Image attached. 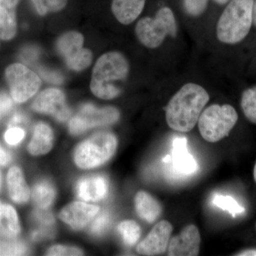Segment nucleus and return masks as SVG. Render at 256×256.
Returning a JSON list of instances; mask_svg holds the SVG:
<instances>
[{"mask_svg": "<svg viewBox=\"0 0 256 256\" xmlns=\"http://www.w3.org/2000/svg\"><path fill=\"white\" fill-rule=\"evenodd\" d=\"M5 78L13 100L24 102L35 95L42 85L34 72L22 64H13L5 70Z\"/></svg>", "mask_w": 256, "mask_h": 256, "instance_id": "obj_7", "label": "nucleus"}, {"mask_svg": "<svg viewBox=\"0 0 256 256\" xmlns=\"http://www.w3.org/2000/svg\"><path fill=\"white\" fill-rule=\"evenodd\" d=\"M240 106L246 118L256 124V87L248 88L242 92Z\"/></svg>", "mask_w": 256, "mask_h": 256, "instance_id": "obj_26", "label": "nucleus"}, {"mask_svg": "<svg viewBox=\"0 0 256 256\" xmlns=\"http://www.w3.org/2000/svg\"><path fill=\"white\" fill-rule=\"evenodd\" d=\"M110 223V217L108 212L104 210L100 214L98 213L96 218L90 226V234L95 236H100L108 230Z\"/></svg>", "mask_w": 256, "mask_h": 256, "instance_id": "obj_29", "label": "nucleus"}, {"mask_svg": "<svg viewBox=\"0 0 256 256\" xmlns=\"http://www.w3.org/2000/svg\"><path fill=\"white\" fill-rule=\"evenodd\" d=\"M117 146V138L112 133H97L79 144L74 154V161L82 169L97 168L114 156Z\"/></svg>", "mask_w": 256, "mask_h": 256, "instance_id": "obj_6", "label": "nucleus"}, {"mask_svg": "<svg viewBox=\"0 0 256 256\" xmlns=\"http://www.w3.org/2000/svg\"><path fill=\"white\" fill-rule=\"evenodd\" d=\"M238 119V114L233 106L214 104L202 111L198 120V130L207 142H218L228 136Z\"/></svg>", "mask_w": 256, "mask_h": 256, "instance_id": "obj_5", "label": "nucleus"}, {"mask_svg": "<svg viewBox=\"0 0 256 256\" xmlns=\"http://www.w3.org/2000/svg\"><path fill=\"white\" fill-rule=\"evenodd\" d=\"M38 14L44 16L50 12L63 10L68 0H31Z\"/></svg>", "mask_w": 256, "mask_h": 256, "instance_id": "obj_28", "label": "nucleus"}, {"mask_svg": "<svg viewBox=\"0 0 256 256\" xmlns=\"http://www.w3.org/2000/svg\"><path fill=\"white\" fill-rule=\"evenodd\" d=\"M18 214L12 206L0 202V235L14 238L20 234Z\"/></svg>", "mask_w": 256, "mask_h": 256, "instance_id": "obj_21", "label": "nucleus"}, {"mask_svg": "<svg viewBox=\"0 0 256 256\" xmlns=\"http://www.w3.org/2000/svg\"><path fill=\"white\" fill-rule=\"evenodd\" d=\"M32 196L38 208L47 210L54 200L55 188L50 182L42 180L34 186Z\"/></svg>", "mask_w": 256, "mask_h": 256, "instance_id": "obj_23", "label": "nucleus"}, {"mask_svg": "<svg viewBox=\"0 0 256 256\" xmlns=\"http://www.w3.org/2000/svg\"><path fill=\"white\" fill-rule=\"evenodd\" d=\"M24 120V116L20 114H16L13 116L12 118L10 120V126H15V124H22Z\"/></svg>", "mask_w": 256, "mask_h": 256, "instance_id": "obj_35", "label": "nucleus"}, {"mask_svg": "<svg viewBox=\"0 0 256 256\" xmlns=\"http://www.w3.org/2000/svg\"><path fill=\"white\" fill-rule=\"evenodd\" d=\"M54 134L50 126L44 124H37L33 137L28 144V152L35 156L46 154L53 146Z\"/></svg>", "mask_w": 256, "mask_h": 256, "instance_id": "obj_20", "label": "nucleus"}, {"mask_svg": "<svg viewBox=\"0 0 256 256\" xmlns=\"http://www.w3.org/2000/svg\"><path fill=\"white\" fill-rule=\"evenodd\" d=\"M254 180H255V182L256 183V162L255 166H254Z\"/></svg>", "mask_w": 256, "mask_h": 256, "instance_id": "obj_39", "label": "nucleus"}, {"mask_svg": "<svg viewBox=\"0 0 256 256\" xmlns=\"http://www.w3.org/2000/svg\"><path fill=\"white\" fill-rule=\"evenodd\" d=\"M108 190V182L102 175H92L80 178L76 186L77 196L86 202L104 200L107 196Z\"/></svg>", "mask_w": 256, "mask_h": 256, "instance_id": "obj_14", "label": "nucleus"}, {"mask_svg": "<svg viewBox=\"0 0 256 256\" xmlns=\"http://www.w3.org/2000/svg\"><path fill=\"white\" fill-rule=\"evenodd\" d=\"M134 206L138 216L149 224L154 223L160 218L162 206L154 197L148 192H138L134 198Z\"/></svg>", "mask_w": 256, "mask_h": 256, "instance_id": "obj_16", "label": "nucleus"}, {"mask_svg": "<svg viewBox=\"0 0 256 256\" xmlns=\"http://www.w3.org/2000/svg\"><path fill=\"white\" fill-rule=\"evenodd\" d=\"M172 224L161 220L154 226L146 238L137 246L138 254L143 256H160L166 252L172 232Z\"/></svg>", "mask_w": 256, "mask_h": 256, "instance_id": "obj_11", "label": "nucleus"}, {"mask_svg": "<svg viewBox=\"0 0 256 256\" xmlns=\"http://www.w3.org/2000/svg\"><path fill=\"white\" fill-rule=\"evenodd\" d=\"M28 252L24 242L14 238L0 236V256H23Z\"/></svg>", "mask_w": 256, "mask_h": 256, "instance_id": "obj_25", "label": "nucleus"}, {"mask_svg": "<svg viewBox=\"0 0 256 256\" xmlns=\"http://www.w3.org/2000/svg\"><path fill=\"white\" fill-rule=\"evenodd\" d=\"M2 186V175L1 172H0V188H1Z\"/></svg>", "mask_w": 256, "mask_h": 256, "instance_id": "obj_40", "label": "nucleus"}, {"mask_svg": "<svg viewBox=\"0 0 256 256\" xmlns=\"http://www.w3.org/2000/svg\"><path fill=\"white\" fill-rule=\"evenodd\" d=\"M25 136V132L22 128H10L4 134L5 141L10 146H16L21 142Z\"/></svg>", "mask_w": 256, "mask_h": 256, "instance_id": "obj_32", "label": "nucleus"}, {"mask_svg": "<svg viewBox=\"0 0 256 256\" xmlns=\"http://www.w3.org/2000/svg\"><path fill=\"white\" fill-rule=\"evenodd\" d=\"M32 108L36 112L52 114L60 122L66 121L70 114L64 92L56 88L42 92L34 101Z\"/></svg>", "mask_w": 256, "mask_h": 256, "instance_id": "obj_10", "label": "nucleus"}, {"mask_svg": "<svg viewBox=\"0 0 256 256\" xmlns=\"http://www.w3.org/2000/svg\"><path fill=\"white\" fill-rule=\"evenodd\" d=\"M208 0H184V9L191 16H200L204 12Z\"/></svg>", "mask_w": 256, "mask_h": 256, "instance_id": "obj_30", "label": "nucleus"}, {"mask_svg": "<svg viewBox=\"0 0 256 256\" xmlns=\"http://www.w3.org/2000/svg\"><path fill=\"white\" fill-rule=\"evenodd\" d=\"M47 255L50 256H82V252L75 247L54 246L48 249Z\"/></svg>", "mask_w": 256, "mask_h": 256, "instance_id": "obj_31", "label": "nucleus"}, {"mask_svg": "<svg viewBox=\"0 0 256 256\" xmlns=\"http://www.w3.org/2000/svg\"><path fill=\"white\" fill-rule=\"evenodd\" d=\"M84 42L82 34L72 31L64 34L56 42L57 52L63 57L68 68L76 72L88 68L92 62V52L82 48Z\"/></svg>", "mask_w": 256, "mask_h": 256, "instance_id": "obj_9", "label": "nucleus"}, {"mask_svg": "<svg viewBox=\"0 0 256 256\" xmlns=\"http://www.w3.org/2000/svg\"><path fill=\"white\" fill-rule=\"evenodd\" d=\"M200 230L195 225H188L170 240L168 254L170 256H196L200 254Z\"/></svg>", "mask_w": 256, "mask_h": 256, "instance_id": "obj_12", "label": "nucleus"}, {"mask_svg": "<svg viewBox=\"0 0 256 256\" xmlns=\"http://www.w3.org/2000/svg\"><path fill=\"white\" fill-rule=\"evenodd\" d=\"M119 118L120 112L116 108H98L92 104H86L70 120L69 130L73 134H80L92 128L116 124Z\"/></svg>", "mask_w": 256, "mask_h": 256, "instance_id": "obj_8", "label": "nucleus"}, {"mask_svg": "<svg viewBox=\"0 0 256 256\" xmlns=\"http://www.w3.org/2000/svg\"><path fill=\"white\" fill-rule=\"evenodd\" d=\"M8 191L12 200L18 204H24L30 197V188L26 184L22 170L18 166H12L8 172Z\"/></svg>", "mask_w": 256, "mask_h": 256, "instance_id": "obj_19", "label": "nucleus"}, {"mask_svg": "<svg viewBox=\"0 0 256 256\" xmlns=\"http://www.w3.org/2000/svg\"><path fill=\"white\" fill-rule=\"evenodd\" d=\"M13 102L11 98L5 92L0 94V120L4 118L12 108Z\"/></svg>", "mask_w": 256, "mask_h": 256, "instance_id": "obj_33", "label": "nucleus"}, {"mask_svg": "<svg viewBox=\"0 0 256 256\" xmlns=\"http://www.w3.org/2000/svg\"><path fill=\"white\" fill-rule=\"evenodd\" d=\"M210 99V94L202 86L194 82L184 84L165 108L166 124L178 132H190L198 122Z\"/></svg>", "mask_w": 256, "mask_h": 256, "instance_id": "obj_1", "label": "nucleus"}, {"mask_svg": "<svg viewBox=\"0 0 256 256\" xmlns=\"http://www.w3.org/2000/svg\"><path fill=\"white\" fill-rule=\"evenodd\" d=\"M99 207L84 202H73L60 212V220L75 230H80L86 226L98 214Z\"/></svg>", "mask_w": 256, "mask_h": 256, "instance_id": "obj_13", "label": "nucleus"}, {"mask_svg": "<svg viewBox=\"0 0 256 256\" xmlns=\"http://www.w3.org/2000/svg\"><path fill=\"white\" fill-rule=\"evenodd\" d=\"M173 164L175 169L184 174H192L198 170L196 160L188 151L186 140L176 138L173 142Z\"/></svg>", "mask_w": 256, "mask_h": 256, "instance_id": "obj_18", "label": "nucleus"}, {"mask_svg": "<svg viewBox=\"0 0 256 256\" xmlns=\"http://www.w3.org/2000/svg\"><path fill=\"white\" fill-rule=\"evenodd\" d=\"M236 256H256V250L255 249H249V250H242V252H238Z\"/></svg>", "mask_w": 256, "mask_h": 256, "instance_id": "obj_36", "label": "nucleus"}, {"mask_svg": "<svg viewBox=\"0 0 256 256\" xmlns=\"http://www.w3.org/2000/svg\"><path fill=\"white\" fill-rule=\"evenodd\" d=\"M136 34L140 43L149 48H158L168 36L175 38L178 25L172 10L164 6L154 18H141L136 24Z\"/></svg>", "mask_w": 256, "mask_h": 256, "instance_id": "obj_4", "label": "nucleus"}, {"mask_svg": "<svg viewBox=\"0 0 256 256\" xmlns=\"http://www.w3.org/2000/svg\"><path fill=\"white\" fill-rule=\"evenodd\" d=\"M252 24L256 26V0L254 2V8H252Z\"/></svg>", "mask_w": 256, "mask_h": 256, "instance_id": "obj_37", "label": "nucleus"}, {"mask_svg": "<svg viewBox=\"0 0 256 256\" xmlns=\"http://www.w3.org/2000/svg\"><path fill=\"white\" fill-rule=\"evenodd\" d=\"M146 0H112V12L122 24L132 23L142 13Z\"/></svg>", "mask_w": 256, "mask_h": 256, "instance_id": "obj_17", "label": "nucleus"}, {"mask_svg": "<svg viewBox=\"0 0 256 256\" xmlns=\"http://www.w3.org/2000/svg\"><path fill=\"white\" fill-rule=\"evenodd\" d=\"M118 230L124 244L128 246H134L139 240L141 235V229L134 220H124L118 226Z\"/></svg>", "mask_w": 256, "mask_h": 256, "instance_id": "obj_24", "label": "nucleus"}, {"mask_svg": "<svg viewBox=\"0 0 256 256\" xmlns=\"http://www.w3.org/2000/svg\"></svg>", "mask_w": 256, "mask_h": 256, "instance_id": "obj_41", "label": "nucleus"}, {"mask_svg": "<svg viewBox=\"0 0 256 256\" xmlns=\"http://www.w3.org/2000/svg\"><path fill=\"white\" fill-rule=\"evenodd\" d=\"M20 0H0V38L12 40L18 31L16 9Z\"/></svg>", "mask_w": 256, "mask_h": 256, "instance_id": "obj_15", "label": "nucleus"}, {"mask_svg": "<svg viewBox=\"0 0 256 256\" xmlns=\"http://www.w3.org/2000/svg\"><path fill=\"white\" fill-rule=\"evenodd\" d=\"M129 70L128 60L122 53L104 54L98 60L92 70L90 90L101 99L110 100L118 97L121 92L118 82L127 78Z\"/></svg>", "mask_w": 256, "mask_h": 256, "instance_id": "obj_2", "label": "nucleus"}, {"mask_svg": "<svg viewBox=\"0 0 256 256\" xmlns=\"http://www.w3.org/2000/svg\"><path fill=\"white\" fill-rule=\"evenodd\" d=\"M212 203L216 206L222 208L224 210H227L230 214L235 216L236 215L240 214L245 212V208L240 206L236 201L233 197L230 196H223V195H215L212 200Z\"/></svg>", "mask_w": 256, "mask_h": 256, "instance_id": "obj_27", "label": "nucleus"}, {"mask_svg": "<svg viewBox=\"0 0 256 256\" xmlns=\"http://www.w3.org/2000/svg\"><path fill=\"white\" fill-rule=\"evenodd\" d=\"M10 160H11V156L9 153L0 146V165L6 166L9 164Z\"/></svg>", "mask_w": 256, "mask_h": 256, "instance_id": "obj_34", "label": "nucleus"}, {"mask_svg": "<svg viewBox=\"0 0 256 256\" xmlns=\"http://www.w3.org/2000/svg\"><path fill=\"white\" fill-rule=\"evenodd\" d=\"M254 0H232L224 10L216 26L217 38L226 44L242 42L252 24Z\"/></svg>", "mask_w": 256, "mask_h": 256, "instance_id": "obj_3", "label": "nucleus"}, {"mask_svg": "<svg viewBox=\"0 0 256 256\" xmlns=\"http://www.w3.org/2000/svg\"><path fill=\"white\" fill-rule=\"evenodd\" d=\"M34 218L38 223V230L34 232L32 237L34 240L50 238L54 235L55 220L54 216L46 210H36L34 213Z\"/></svg>", "mask_w": 256, "mask_h": 256, "instance_id": "obj_22", "label": "nucleus"}, {"mask_svg": "<svg viewBox=\"0 0 256 256\" xmlns=\"http://www.w3.org/2000/svg\"><path fill=\"white\" fill-rule=\"evenodd\" d=\"M229 0H214V2L218 4H224L228 2Z\"/></svg>", "mask_w": 256, "mask_h": 256, "instance_id": "obj_38", "label": "nucleus"}]
</instances>
